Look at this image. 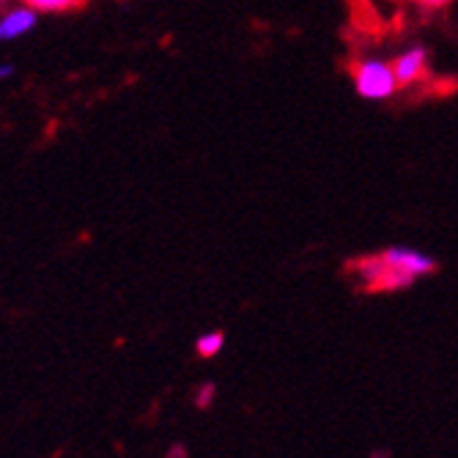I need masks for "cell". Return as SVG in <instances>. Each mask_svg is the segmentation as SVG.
I'll list each match as a JSON object with an SVG mask.
<instances>
[{
    "instance_id": "4",
    "label": "cell",
    "mask_w": 458,
    "mask_h": 458,
    "mask_svg": "<svg viewBox=\"0 0 458 458\" xmlns=\"http://www.w3.org/2000/svg\"><path fill=\"white\" fill-rule=\"evenodd\" d=\"M25 6L33 12H47V14H58V12H74L86 6V0H25Z\"/></svg>"
},
{
    "instance_id": "1",
    "label": "cell",
    "mask_w": 458,
    "mask_h": 458,
    "mask_svg": "<svg viewBox=\"0 0 458 458\" xmlns=\"http://www.w3.org/2000/svg\"><path fill=\"white\" fill-rule=\"evenodd\" d=\"M349 74H352L357 94L365 99H390L401 89L395 80V72H393V64H385L377 58L352 61Z\"/></svg>"
},
{
    "instance_id": "5",
    "label": "cell",
    "mask_w": 458,
    "mask_h": 458,
    "mask_svg": "<svg viewBox=\"0 0 458 458\" xmlns=\"http://www.w3.org/2000/svg\"><path fill=\"white\" fill-rule=\"evenodd\" d=\"M223 344H225V335L223 332H206V335H200L195 341V352L200 357H217L223 352Z\"/></svg>"
},
{
    "instance_id": "7",
    "label": "cell",
    "mask_w": 458,
    "mask_h": 458,
    "mask_svg": "<svg viewBox=\"0 0 458 458\" xmlns=\"http://www.w3.org/2000/svg\"><path fill=\"white\" fill-rule=\"evenodd\" d=\"M414 4H420L423 9H445L453 0H414Z\"/></svg>"
},
{
    "instance_id": "6",
    "label": "cell",
    "mask_w": 458,
    "mask_h": 458,
    "mask_svg": "<svg viewBox=\"0 0 458 458\" xmlns=\"http://www.w3.org/2000/svg\"><path fill=\"white\" fill-rule=\"evenodd\" d=\"M215 393H217V387L215 385H203L200 390H198V395H195V403L200 406V409H206L212 401H215Z\"/></svg>"
},
{
    "instance_id": "2",
    "label": "cell",
    "mask_w": 458,
    "mask_h": 458,
    "mask_svg": "<svg viewBox=\"0 0 458 458\" xmlns=\"http://www.w3.org/2000/svg\"><path fill=\"white\" fill-rule=\"evenodd\" d=\"M393 72H395L398 86H418V82L426 80V74H428V50L411 47V50L401 53L393 61Z\"/></svg>"
},
{
    "instance_id": "3",
    "label": "cell",
    "mask_w": 458,
    "mask_h": 458,
    "mask_svg": "<svg viewBox=\"0 0 458 458\" xmlns=\"http://www.w3.org/2000/svg\"><path fill=\"white\" fill-rule=\"evenodd\" d=\"M33 25H36L33 9H17L0 20V38H17V36L28 33Z\"/></svg>"
},
{
    "instance_id": "8",
    "label": "cell",
    "mask_w": 458,
    "mask_h": 458,
    "mask_svg": "<svg viewBox=\"0 0 458 458\" xmlns=\"http://www.w3.org/2000/svg\"><path fill=\"white\" fill-rule=\"evenodd\" d=\"M12 72H14L12 66H0V80H6V77H9Z\"/></svg>"
}]
</instances>
